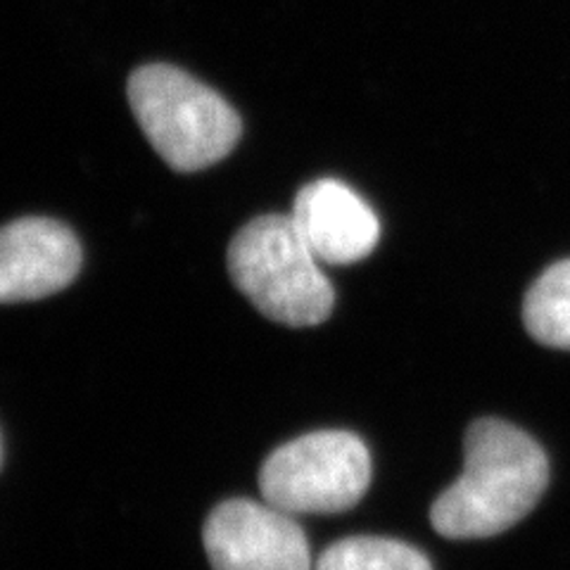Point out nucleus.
I'll use <instances>...</instances> for the list:
<instances>
[{
	"instance_id": "1",
	"label": "nucleus",
	"mask_w": 570,
	"mask_h": 570,
	"mask_svg": "<svg viewBox=\"0 0 570 570\" xmlns=\"http://www.w3.org/2000/svg\"><path fill=\"white\" fill-rule=\"evenodd\" d=\"M549 485L544 450L521 428L480 419L463 440V471L431 509V523L450 540L502 534L538 507Z\"/></svg>"
},
{
	"instance_id": "2",
	"label": "nucleus",
	"mask_w": 570,
	"mask_h": 570,
	"mask_svg": "<svg viewBox=\"0 0 570 570\" xmlns=\"http://www.w3.org/2000/svg\"><path fill=\"white\" fill-rule=\"evenodd\" d=\"M226 264L236 288L276 324L318 326L333 312L335 293L324 264L291 214H264L245 224L228 245Z\"/></svg>"
},
{
	"instance_id": "3",
	"label": "nucleus",
	"mask_w": 570,
	"mask_h": 570,
	"mask_svg": "<svg viewBox=\"0 0 570 570\" xmlns=\"http://www.w3.org/2000/svg\"><path fill=\"white\" fill-rule=\"evenodd\" d=\"M129 105L157 155L176 171H200L236 148L243 121L214 88L174 65H142Z\"/></svg>"
},
{
	"instance_id": "4",
	"label": "nucleus",
	"mask_w": 570,
	"mask_h": 570,
	"mask_svg": "<svg viewBox=\"0 0 570 570\" xmlns=\"http://www.w3.org/2000/svg\"><path fill=\"white\" fill-rule=\"evenodd\" d=\"M371 483V454L347 431H318L281 444L259 469L264 502L291 513H343Z\"/></svg>"
},
{
	"instance_id": "5",
	"label": "nucleus",
	"mask_w": 570,
	"mask_h": 570,
	"mask_svg": "<svg viewBox=\"0 0 570 570\" xmlns=\"http://www.w3.org/2000/svg\"><path fill=\"white\" fill-rule=\"evenodd\" d=\"M214 570H312L305 530L269 502L226 499L203 530Z\"/></svg>"
},
{
	"instance_id": "6",
	"label": "nucleus",
	"mask_w": 570,
	"mask_h": 570,
	"mask_svg": "<svg viewBox=\"0 0 570 570\" xmlns=\"http://www.w3.org/2000/svg\"><path fill=\"white\" fill-rule=\"evenodd\" d=\"M81 269V245L71 228L24 217L0 228V305L65 291Z\"/></svg>"
},
{
	"instance_id": "7",
	"label": "nucleus",
	"mask_w": 570,
	"mask_h": 570,
	"mask_svg": "<svg viewBox=\"0 0 570 570\" xmlns=\"http://www.w3.org/2000/svg\"><path fill=\"white\" fill-rule=\"evenodd\" d=\"M291 217L321 264L362 262L381 240L376 212L337 178H318L302 188Z\"/></svg>"
},
{
	"instance_id": "8",
	"label": "nucleus",
	"mask_w": 570,
	"mask_h": 570,
	"mask_svg": "<svg viewBox=\"0 0 570 570\" xmlns=\"http://www.w3.org/2000/svg\"><path fill=\"white\" fill-rule=\"evenodd\" d=\"M523 321L538 343L570 350V259L551 264L530 285L523 302Z\"/></svg>"
},
{
	"instance_id": "9",
	"label": "nucleus",
	"mask_w": 570,
	"mask_h": 570,
	"mask_svg": "<svg viewBox=\"0 0 570 570\" xmlns=\"http://www.w3.org/2000/svg\"><path fill=\"white\" fill-rule=\"evenodd\" d=\"M314 570H433V563L406 542L360 534L331 544Z\"/></svg>"
},
{
	"instance_id": "10",
	"label": "nucleus",
	"mask_w": 570,
	"mask_h": 570,
	"mask_svg": "<svg viewBox=\"0 0 570 570\" xmlns=\"http://www.w3.org/2000/svg\"><path fill=\"white\" fill-rule=\"evenodd\" d=\"M0 466H3V440H0Z\"/></svg>"
}]
</instances>
